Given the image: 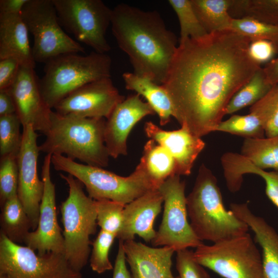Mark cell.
Wrapping results in <instances>:
<instances>
[{"instance_id":"6da1fadb","label":"cell","mask_w":278,"mask_h":278,"mask_svg":"<svg viewBox=\"0 0 278 278\" xmlns=\"http://www.w3.org/2000/svg\"><path fill=\"white\" fill-rule=\"evenodd\" d=\"M250 42L232 30L179 41L162 85L181 126L200 137L215 131L231 98L262 67L249 55Z\"/></svg>"},{"instance_id":"7a4b0ae2","label":"cell","mask_w":278,"mask_h":278,"mask_svg":"<svg viewBox=\"0 0 278 278\" xmlns=\"http://www.w3.org/2000/svg\"><path fill=\"white\" fill-rule=\"evenodd\" d=\"M112 32L128 56L137 75L159 84L165 83L178 45L157 11H144L126 4L112 9Z\"/></svg>"},{"instance_id":"3957f363","label":"cell","mask_w":278,"mask_h":278,"mask_svg":"<svg viewBox=\"0 0 278 278\" xmlns=\"http://www.w3.org/2000/svg\"><path fill=\"white\" fill-rule=\"evenodd\" d=\"M105 123L103 118L62 115L51 110L49 128L39 150L52 155L64 154L74 161L105 167L110 157L105 142Z\"/></svg>"},{"instance_id":"277c9868","label":"cell","mask_w":278,"mask_h":278,"mask_svg":"<svg viewBox=\"0 0 278 278\" xmlns=\"http://www.w3.org/2000/svg\"><path fill=\"white\" fill-rule=\"evenodd\" d=\"M190 224L201 240L215 243L244 235L248 225L224 205L217 180L204 164L192 192L186 197Z\"/></svg>"},{"instance_id":"5b68a950","label":"cell","mask_w":278,"mask_h":278,"mask_svg":"<svg viewBox=\"0 0 278 278\" xmlns=\"http://www.w3.org/2000/svg\"><path fill=\"white\" fill-rule=\"evenodd\" d=\"M55 170L70 174L83 184L95 200H110L127 204L147 192L158 189L140 160L134 171L121 177L101 167L78 163L64 155L53 154Z\"/></svg>"},{"instance_id":"8992f818","label":"cell","mask_w":278,"mask_h":278,"mask_svg":"<svg viewBox=\"0 0 278 278\" xmlns=\"http://www.w3.org/2000/svg\"><path fill=\"white\" fill-rule=\"evenodd\" d=\"M111 59L93 51L87 55L71 53L45 64L40 79L42 96L51 109L72 92L90 82L111 77Z\"/></svg>"},{"instance_id":"52a82bcc","label":"cell","mask_w":278,"mask_h":278,"mask_svg":"<svg viewBox=\"0 0 278 278\" xmlns=\"http://www.w3.org/2000/svg\"><path fill=\"white\" fill-rule=\"evenodd\" d=\"M60 175L68 186V195L60 206L63 254L73 268L81 272L91 252L90 236L96 232V201L86 195L82 184L72 175Z\"/></svg>"},{"instance_id":"ba28073f","label":"cell","mask_w":278,"mask_h":278,"mask_svg":"<svg viewBox=\"0 0 278 278\" xmlns=\"http://www.w3.org/2000/svg\"><path fill=\"white\" fill-rule=\"evenodd\" d=\"M194 257L223 278H265L261 254L249 233L211 245L202 244Z\"/></svg>"},{"instance_id":"9c48e42d","label":"cell","mask_w":278,"mask_h":278,"mask_svg":"<svg viewBox=\"0 0 278 278\" xmlns=\"http://www.w3.org/2000/svg\"><path fill=\"white\" fill-rule=\"evenodd\" d=\"M21 15L33 37L36 62L45 64L61 55L84 53L83 47L62 29L53 0H28Z\"/></svg>"},{"instance_id":"30bf717a","label":"cell","mask_w":278,"mask_h":278,"mask_svg":"<svg viewBox=\"0 0 278 278\" xmlns=\"http://www.w3.org/2000/svg\"><path fill=\"white\" fill-rule=\"evenodd\" d=\"M59 22L78 41L94 51L106 54L110 49L106 34L112 9L101 0H53Z\"/></svg>"},{"instance_id":"8fae6325","label":"cell","mask_w":278,"mask_h":278,"mask_svg":"<svg viewBox=\"0 0 278 278\" xmlns=\"http://www.w3.org/2000/svg\"><path fill=\"white\" fill-rule=\"evenodd\" d=\"M0 273L11 278H82L62 253L40 255L0 233Z\"/></svg>"},{"instance_id":"7c38bea8","label":"cell","mask_w":278,"mask_h":278,"mask_svg":"<svg viewBox=\"0 0 278 278\" xmlns=\"http://www.w3.org/2000/svg\"><path fill=\"white\" fill-rule=\"evenodd\" d=\"M164 202L161 223L151 243L154 247L167 246L175 252L197 248L202 243L188 221L185 183L180 176L168 178L159 187Z\"/></svg>"},{"instance_id":"4fadbf2b","label":"cell","mask_w":278,"mask_h":278,"mask_svg":"<svg viewBox=\"0 0 278 278\" xmlns=\"http://www.w3.org/2000/svg\"><path fill=\"white\" fill-rule=\"evenodd\" d=\"M51 154L45 156L42 167L43 193L37 227L27 235L25 244L43 255L50 252L63 254L64 239L57 220L55 185L50 175Z\"/></svg>"},{"instance_id":"5bb4252c","label":"cell","mask_w":278,"mask_h":278,"mask_svg":"<svg viewBox=\"0 0 278 278\" xmlns=\"http://www.w3.org/2000/svg\"><path fill=\"white\" fill-rule=\"evenodd\" d=\"M38 136L31 125L23 126L22 144L17 155V195L30 220L31 231L36 230L38 225L44 189L43 182L39 179L37 172L40 152Z\"/></svg>"},{"instance_id":"9a60e30c","label":"cell","mask_w":278,"mask_h":278,"mask_svg":"<svg viewBox=\"0 0 278 278\" xmlns=\"http://www.w3.org/2000/svg\"><path fill=\"white\" fill-rule=\"evenodd\" d=\"M125 98L109 77L79 88L62 99L54 109L62 115L107 119Z\"/></svg>"},{"instance_id":"2e32d148","label":"cell","mask_w":278,"mask_h":278,"mask_svg":"<svg viewBox=\"0 0 278 278\" xmlns=\"http://www.w3.org/2000/svg\"><path fill=\"white\" fill-rule=\"evenodd\" d=\"M39 81L34 68L21 66L15 81L8 89L22 126L31 125L36 131L45 135L52 109L42 96Z\"/></svg>"},{"instance_id":"e0dca14e","label":"cell","mask_w":278,"mask_h":278,"mask_svg":"<svg viewBox=\"0 0 278 278\" xmlns=\"http://www.w3.org/2000/svg\"><path fill=\"white\" fill-rule=\"evenodd\" d=\"M155 113L137 94L132 95L118 103L106 119L105 142L110 157L117 158L127 154V140L134 125L141 119Z\"/></svg>"},{"instance_id":"ac0fdd59","label":"cell","mask_w":278,"mask_h":278,"mask_svg":"<svg viewBox=\"0 0 278 278\" xmlns=\"http://www.w3.org/2000/svg\"><path fill=\"white\" fill-rule=\"evenodd\" d=\"M148 137L165 148L173 158L176 175L188 176L197 158L204 149L205 143L185 126L178 130L165 131L152 121L144 125Z\"/></svg>"},{"instance_id":"d6986e66","label":"cell","mask_w":278,"mask_h":278,"mask_svg":"<svg viewBox=\"0 0 278 278\" xmlns=\"http://www.w3.org/2000/svg\"><path fill=\"white\" fill-rule=\"evenodd\" d=\"M163 202L160 191L153 189L126 204L122 226L116 238L125 241L134 240L138 235L146 242H151L156 234L153 223Z\"/></svg>"},{"instance_id":"ffe728a7","label":"cell","mask_w":278,"mask_h":278,"mask_svg":"<svg viewBox=\"0 0 278 278\" xmlns=\"http://www.w3.org/2000/svg\"><path fill=\"white\" fill-rule=\"evenodd\" d=\"M123 245L132 278H180L171 271L172 248L150 247L134 240Z\"/></svg>"},{"instance_id":"44dd1931","label":"cell","mask_w":278,"mask_h":278,"mask_svg":"<svg viewBox=\"0 0 278 278\" xmlns=\"http://www.w3.org/2000/svg\"><path fill=\"white\" fill-rule=\"evenodd\" d=\"M230 210L253 232L262 249L265 278H278V233L263 218L255 215L247 203H232Z\"/></svg>"},{"instance_id":"7402d4cb","label":"cell","mask_w":278,"mask_h":278,"mask_svg":"<svg viewBox=\"0 0 278 278\" xmlns=\"http://www.w3.org/2000/svg\"><path fill=\"white\" fill-rule=\"evenodd\" d=\"M28 32L21 14H0V59L14 58L21 66L34 68Z\"/></svg>"},{"instance_id":"603a6c76","label":"cell","mask_w":278,"mask_h":278,"mask_svg":"<svg viewBox=\"0 0 278 278\" xmlns=\"http://www.w3.org/2000/svg\"><path fill=\"white\" fill-rule=\"evenodd\" d=\"M122 77L127 90L135 92L147 100V102L158 115L161 125H165L170 121L171 116H173V108L163 85L133 72L124 73Z\"/></svg>"},{"instance_id":"cb8c5ba5","label":"cell","mask_w":278,"mask_h":278,"mask_svg":"<svg viewBox=\"0 0 278 278\" xmlns=\"http://www.w3.org/2000/svg\"><path fill=\"white\" fill-rule=\"evenodd\" d=\"M1 207V232L14 243L25 244L31 224L18 195L8 199Z\"/></svg>"},{"instance_id":"d4e9b609","label":"cell","mask_w":278,"mask_h":278,"mask_svg":"<svg viewBox=\"0 0 278 278\" xmlns=\"http://www.w3.org/2000/svg\"><path fill=\"white\" fill-rule=\"evenodd\" d=\"M141 161L158 189L168 178L176 175L173 158L165 148L153 140L150 139L145 145Z\"/></svg>"},{"instance_id":"484cf974","label":"cell","mask_w":278,"mask_h":278,"mask_svg":"<svg viewBox=\"0 0 278 278\" xmlns=\"http://www.w3.org/2000/svg\"><path fill=\"white\" fill-rule=\"evenodd\" d=\"M192 6L208 33L231 30V0H190Z\"/></svg>"},{"instance_id":"4316f807","label":"cell","mask_w":278,"mask_h":278,"mask_svg":"<svg viewBox=\"0 0 278 278\" xmlns=\"http://www.w3.org/2000/svg\"><path fill=\"white\" fill-rule=\"evenodd\" d=\"M241 155L253 166L278 171V135L260 138H246Z\"/></svg>"},{"instance_id":"83f0119b","label":"cell","mask_w":278,"mask_h":278,"mask_svg":"<svg viewBox=\"0 0 278 278\" xmlns=\"http://www.w3.org/2000/svg\"><path fill=\"white\" fill-rule=\"evenodd\" d=\"M229 13L233 19L251 18L278 26V0H231Z\"/></svg>"},{"instance_id":"f1b7e54d","label":"cell","mask_w":278,"mask_h":278,"mask_svg":"<svg viewBox=\"0 0 278 278\" xmlns=\"http://www.w3.org/2000/svg\"><path fill=\"white\" fill-rule=\"evenodd\" d=\"M272 86L267 82L263 67L260 68L231 98L226 108L225 115L254 105L269 92Z\"/></svg>"},{"instance_id":"f546056e","label":"cell","mask_w":278,"mask_h":278,"mask_svg":"<svg viewBox=\"0 0 278 278\" xmlns=\"http://www.w3.org/2000/svg\"><path fill=\"white\" fill-rule=\"evenodd\" d=\"M250 113L259 119L267 137L278 135V83L258 102L251 106Z\"/></svg>"},{"instance_id":"4dcf8cb0","label":"cell","mask_w":278,"mask_h":278,"mask_svg":"<svg viewBox=\"0 0 278 278\" xmlns=\"http://www.w3.org/2000/svg\"><path fill=\"white\" fill-rule=\"evenodd\" d=\"M176 13L180 28L179 41L187 38L199 39L208 33L199 21L190 0H169Z\"/></svg>"},{"instance_id":"1f68e13d","label":"cell","mask_w":278,"mask_h":278,"mask_svg":"<svg viewBox=\"0 0 278 278\" xmlns=\"http://www.w3.org/2000/svg\"><path fill=\"white\" fill-rule=\"evenodd\" d=\"M215 131L229 133L246 138H263L265 134L259 119L251 113L245 115H234L227 120L221 121Z\"/></svg>"},{"instance_id":"d6a6232c","label":"cell","mask_w":278,"mask_h":278,"mask_svg":"<svg viewBox=\"0 0 278 278\" xmlns=\"http://www.w3.org/2000/svg\"><path fill=\"white\" fill-rule=\"evenodd\" d=\"M231 30L244 36L251 41L267 40L278 49V26L270 25L251 18L233 19Z\"/></svg>"},{"instance_id":"836d02e7","label":"cell","mask_w":278,"mask_h":278,"mask_svg":"<svg viewBox=\"0 0 278 278\" xmlns=\"http://www.w3.org/2000/svg\"><path fill=\"white\" fill-rule=\"evenodd\" d=\"M21 125V120L16 113L0 116L1 157L7 155L17 157L22 140Z\"/></svg>"},{"instance_id":"e575fe53","label":"cell","mask_w":278,"mask_h":278,"mask_svg":"<svg viewBox=\"0 0 278 278\" xmlns=\"http://www.w3.org/2000/svg\"><path fill=\"white\" fill-rule=\"evenodd\" d=\"M95 201L97 225L100 230L117 237L122 226L125 205L106 199Z\"/></svg>"},{"instance_id":"d590c367","label":"cell","mask_w":278,"mask_h":278,"mask_svg":"<svg viewBox=\"0 0 278 278\" xmlns=\"http://www.w3.org/2000/svg\"><path fill=\"white\" fill-rule=\"evenodd\" d=\"M19 172L17 157L7 155L1 157L0 204L17 195Z\"/></svg>"},{"instance_id":"8d00e7d4","label":"cell","mask_w":278,"mask_h":278,"mask_svg":"<svg viewBox=\"0 0 278 278\" xmlns=\"http://www.w3.org/2000/svg\"><path fill=\"white\" fill-rule=\"evenodd\" d=\"M115 238L116 236L113 234L102 230L99 231L92 243L93 248L90 262L93 271L101 274L113 269L109 258V253Z\"/></svg>"},{"instance_id":"74e56055","label":"cell","mask_w":278,"mask_h":278,"mask_svg":"<svg viewBox=\"0 0 278 278\" xmlns=\"http://www.w3.org/2000/svg\"><path fill=\"white\" fill-rule=\"evenodd\" d=\"M202 266L194 257V252L187 249L177 252L176 268L180 278H210Z\"/></svg>"},{"instance_id":"f35d334b","label":"cell","mask_w":278,"mask_h":278,"mask_svg":"<svg viewBox=\"0 0 278 278\" xmlns=\"http://www.w3.org/2000/svg\"><path fill=\"white\" fill-rule=\"evenodd\" d=\"M278 53V49L271 42L267 40H254L251 41L249 47V53L251 58L261 65L267 63L274 59Z\"/></svg>"},{"instance_id":"ab89813d","label":"cell","mask_w":278,"mask_h":278,"mask_svg":"<svg viewBox=\"0 0 278 278\" xmlns=\"http://www.w3.org/2000/svg\"><path fill=\"white\" fill-rule=\"evenodd\" d=\"M21 65L14 58L0 59V90L11 87L15 81Z\"/></svg>"},{"instance_id":"60d3db41","label":"cell","mask_w":278,"mask_h":278,"mask_svg":"<svg viewBox=\"0 0 278 278\" xmlns=\"http://www.w3.org/2000/svg\"><path fill=\"white\" fill-rule=\"evenodd\" d=\"M123 241L119 240L118 251L113 267L112 278H132L126 266Z\"/></svg>"},{"instance_id":"b9f144b4","label":"cell","mask_w":278,"mask_h":278,"mask_svg":"<svg viewBox=\"0 0 278 278\" xmlns=\"http://www.w3.org/2000/svg\"><path fill=\"white\" fill-rule=\"evenodd\" d=\"M28 0H1L0 14L16 15L22 11Z\"/></svg>"},{"instance_id":"7bdbcfd3","label":"cell","mask_w":278,"mask_h":278,"mask_svg":"<svg viewBox=\"0 0 278 278\" xmlns=\"http://www.w3.org/2000/svg\"><path fill=\"white\" fill-rule=\"evenodd\" d=\"M15 113V106L9 90H0V116Z\"/></svg>"},{"instance_id":"ee69618b","label":"cell","mask_w":278,"mask_h":278,"mask_svg":"<svg viewBox=\"0 0 278 278\" xmlns=\"http://www.w3.org/2000/svg\"><path fill=\"white\" fill-rule=\"evenodd\" d=\"M263 70L268 83L273 85L278 83V56L266 64Z\"/></svg>"},{"instance_id":"f6af8a7d","label":"cell","mask_w":278,"mask_h":278,"mask_svg":"<svg viewBox=\"0 0 278 278\" xmlns=\"http://www.w3.org/2000/svg\"><path fill=\"white\" fill-rule=\"evenodd\" d=\"M0 278H11L7 275L0 273Z\"/></svg>"}]
</instances>
